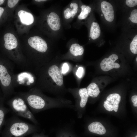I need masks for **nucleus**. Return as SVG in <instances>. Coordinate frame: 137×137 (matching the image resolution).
<instances>
[{
	"instance_id": "1",
	"label": "nucleus",
	"mask_w": 137,
	"mask_h": 137,
	"mask_svg": "<svg viewBox=\"0 0 137 137\" xmlns=\"http://www.w3.org/2000/svg\"><path fill=\"white\" fill-rule=\"evenodd\" d=\"M15 64L8 58L0 57V87L6 100L15 95Z\"/></svg>"
},
{
	"instance_id": "3",
	"label": "nucleus",
	"mask_w": 137,
	"mask_h": 137,
	"mask_svg": "<svg viewBox=\"0 0 137 137\" xmlns=\"http://www.w3.org/2000/svg\"><path fill=\"white\" fill-rule=\"evenodd\" d=\"M17 93L24 99L33 114L53 106L48 99L43 96L36 88H31L27 92Z\"/></svg>"
},
{
	"instance_id": "20",
	"label": "nucleus",
	"mask_w": 137,
	"mask_h": 137,
	"mask_svg": "<svg viewBox=\"0 0 137 137\" xmlns=\"http://www.w3.org/2000/svg\"><path fill=\"white\" fill-rule=\"evenodd\" d=\"M79 93L81 97L80 106L81 108H83L86 105L89 96L87 89L85 88L80 89Z\"/></svg>"
},
{
	"instance_id": "16",
	"label": "nucleus",
	"mask_w": 137,
	"mask_h": 137,
	"mask_svg": "<svg viewBox=\"0 0 137 137\" xmlns=\"http://www.w3.org/2000/svg\"><path fill=\"white\" fill-rule=\"evenodd\" d=\"M89 130L91 132L100 135L105 134L106 130L100 123L98 122H94L90 124L88 126Z\"/></svg>"
},
{
	"instance_id": "36",
	"label": "nucleus",
	"mask_w": 137,
	"mask_h": 137,
	"mask_svg": "<svg viewBox=\"0 0 137 137\" xmlns=\"http://www.w3.org/2000/svg\"><path fill=\"white\" fill-rule=\"evenodd\" d=\"M135 137H137V136L136 135V136H135Z\"/></svg>"
},
{
	"instance_id": "22",
	"label": "nucleus",
	"mask_w": 137,
	"mask_h": 137,
	"mask_svg": "<svg viewBox=\"0 0 137 137\" xmlns=\"http://www.w3.org/2000/svg\"><path fill=\"white\" fill-rule=\"evenodd\" d=\"M130 49L134 54H137V35L133 38L130 45Z\"/></svg>"
},
{
	"instance_id": "24",
	"label": "nucleus",
	"mask_w": 137,
	"mask_h": 137,
	"mask_svg": "<svg viewBox=\"0 0 137 137\" xmlns=\"http://www.w3.org/2000/svg\"><path fill=\"white\" fill-rule=\"evenodd\" d=\"M126 4L127 6L130 7H134L137 5V0H127Z\"/></svg>"
},
{
	"instance_id": "19",
	"label": "nucleus",
	"mask_w": 137,
	"mask_h": 137,
	"mask_svg": "<svg viewBox=\"0 0 137 137\" xmlns=\"http://www.w3.org/2000/svg\"><path fill=\"white\" fill-rule=\"evenodd\" d=\"M71 53L75 56L82 55L84 49L82 46L79 44L75 43L72 44L70 49Z\"/></svg>"
},
{
	"instance_id": "10",
	"label": "nucleus",
	"mask_w": 137,
	"mask_h": 137,
	"mask_svg": "<svg viewBox=\"0 0 137 137\" xmlns=\"http://www.w3.org/2000/svg\"><path fill=\"white\" fill-rule=\"evenodd\" d=\"M5 48L9 51L15 50L18 47L17 40L15 36L10 33H7L4 36Z\"/></svg>"
},
{
	"instance_id": "2",
	"label": "nucleus",
	"mask_w": 137,
	"mask_h": 137,
	"mask_svg": "<svg viewBox=\"0 0 137 137\" xmlns=\"http://www.w3.org/2000/svg\"><path fill=\"white\" fill-rule=\"evenodd\" d=\"M3 126L1 137H24L35 133L38 129L36 125L24 121L15 115L5 120Z\"/></svg>"
},
{
	"instance_id": "31",
	"label": "nucleus",
	"mask_w": 137,
	"mask_h": 137,
	"mask_svg": "<svg viewBox=\"0 0 137 137\" xmlns=\"http://www.w3.org/2000/svg\"><path fill=\"white\" fill-rule=\"evenodd\" d=\"M2 97H4V96L1 88L0 87V98Z\"/></svg>"
},
{
	"instance_id": "35",
	"label": "nucleus",
	"mask_w": 137,
	"mask_h": 137,
	"mask_svg": "<svg viewBox=\"0 0 137 137\" xmlns=\"http://www.w3.org/2000/svg\"><path fill=\"white\" fill-rule=\"evenodd\" d=\"M136 61H137V58H136Z\"/></svg>"
},
{
	"instance_id": "30",
	"label": "nucleus",
	"mask_w": 137,
	"mask_h": 137,
	"mask_svg": "<svg viewBox=\"0 0 137 137\" xmlns=\"http://www.w3.org/2000/svg\"><path fill=\"white\" fill-rule=\"evenodd\" d=\"M32 137H41L40 135H37L36 133H33V134L32 136Z\"/></svg>"
},
{
	"instance_id": "17",
	"label": "nucleus",
	"mask_w": 137,
	"mask_h": 137,
	"mask_svg": "<svg viewBox=\"0 0 137 137\" xmlns=\"http://www.w3.org/2000/svg\"><path fill=\"white\" fill-rule=\"evenodd\" d=\"M100 33V29L98 24L96 22H93L90 29L89 37L93 40H95L99 37Z\"/></svg>"
},
{
	"instance_id": "32",
	"label": "nucleus",
	"mask_w": 137,
	"mask_h": 137,
	"mask_svg": "<svg viewBox=\"0 0 137 137\" xmlns=\"http://www.w3.org/2000/svg\"><path fill=\"white\" fill-rule=\"evenodd\" d=\"M35 1L37 2H44L45 1H47V0H35Z\"/></svg>"
},
{
	"instance_id": "21",
	"label": "nucleus",
	"mask_w": 137,
	"mask_h": 137,
	"mask_svg": "<svg viewBox=\"0 0 137 137\" xmlns=\"http://www.w3.org/2000/svg\"><path fill=\"white\" fill-rule=\"evenodd\" d=\"M81 12L78 16V18L80 20L85 19L91 11V7L88 6L82 5L81 6Z\"/></svg>"
},
{
	"instance_id": "13",
	"label": "nucleus",
	"mask_w": 137,
	"mask_h": 137,
	"mask_svg": "<svg viewBox=\"0 0 137 137\" xmlns=\"http://www.w3.org/2000/svg\"><path fill=\"white\" fill-rule=\"evenodd\" d=\"M18 15L21 22L24 24L29 25L32 24L34 22L33 16L30 12L21 10L18 12Z\"/></svg>"
},
{
	"instance_id": "12",
	"label": "nucleus",
	"mask_w": 137,
	"mask_h": 137,
	"mask_svg": "<svg viewBox=\"0 0 137 137\" xmlns=\"http://www.w3.org/2000/svg\"><path fill=\"white\" fill-rule=\"evenodd\" d=\"M101 7L106 20L109 22L113 21L114 18V13L112 5L106 1H103L101 3Z\"/></svg>"
},
{
	"instance_id": "26",
	"label": "nucleus",
	"mask_w": 137,
	"mask_h": 137,
	"mask_svg": "<svg viewBox=\"0 0 137 137\" xmlns=\"http://www.w3.org/2000/svg\"><path fill=\"white\" fill-rule=\"evenodd\" d=\"M83 68L82 67H79L76 72V75L79 78H81L83 75Z\"/></svg>"
},
{
	"instance_id": "33",
	"label": "nucleus",
	"mask_w": 137,
	"mask_h": 137,
	"mask_svg": "<svg viewBox=\"0 0 137 137\" xmlns=\"http://www.w3.org/2000/svg\"><path fill=\"white\" fill-rule=\"evenodd\" d=\"M4 0H0V5L2 4L4 2Z\"/></svg>"
},
{
	"instance_id": "5",
	"label": "nucleus",
	"mask_w": 137,
	"mask_h": 137,
	"mask_svg": "<svg viewBox=\"0 0 137 137\" xmlns=\"http://www.w3.org/2000/svg\"><path fill=\"white\" fill-rule=\"evenodd\" d=\"M15 87L24 85L32 87L35 82V78L32 72L28 71L15 74Z\"/></svg>"
},
{
	"instance_id": "8",
	"label": "nucleus",
	"mask_w": 137,
	"mask_h": 137,
	"mask_svg": "<svg viewBox=\"0 0 137 137\" xmlns=\"http://www.w3.org/2000/svg\"><path fill=\"white\" fill-rule=\"evenodd\" d=\"M118 58V56L115 54H112L108 58L104 59L100 63V66L101 70L106 72L110 70L113 68H118L120 67L119 64L114 62Z\"/></svg>"
},
{
	"instance_id": "27",
	"label": "nucleus",
	"mask_w": 137,
	"mask_h": 137,
	"mask_svg": "<svg viewBox=\"0 0 137 137\" xmlns=\"http://www.w3.org/2000/svg\"><path fill=\"white\" fill-rule=\"evenodd\" d=\"M69 66L66 63H64L62 67V72L63 74L66 73L68 70Z\"/></svg>"
},
{
	"instance_id": "15",
	"label": "nucleus",
	"mask_w": 137,
	"mask_h": 137,
	"mask_svg": "<svg viewBox=\"0 0 137 137\" xmlns=\"http://www.w3.org/2000/svg\"><path fill=\"white\" fill-rule=\"evenodd\" d=\"M78 9V4L75 3H71L69 6L66 8L63 11L65 18L68 19L73 18L77 13Z\"/></svg>"
},
{
	"instance_id": "14",
	"label": "nucleus",
	"mask_w": 137,
	"mask_h": 137,
	"mask_svg": "<svg viewBox=\"0 0 137 137\" xmlns=\"http://www.w3.org/2000/svg\"><path fill=\"white\" fill-rule=\"evenodd\" d=\"M5 100L4 97L0 98V134L5 120L6 115L11 111L10 108H7L4 106V101Z\"/></svg>"
},
{
	"instance_id": "28",
	"label": "nucleus",
	"mask_w": 137,
	"mask_h": 137,
	"mask_svg": "<svg viewBox=\"0 0 137 137\" xmlns=\"http://www.w3.org/2000/svg\"><path fill=\"white\" fill-rule=\"evenodd\" d=\"M131 100L133 103V105L135 107H137V96L134 95L131 97Z\"/></svg>"
},
{
	"instance_id": "34",
	"label": "nucleus",
	"mask_w": 137,
	"mask_h": 137,
	"mask_svg": "<svg viewBox=\"0 0 137 137\" xmlns=\"http://www.w3.org/2000/svg\"><path fill=\"white\" fill-rule=\"evenodd\" d=\"M103 15V14H101V16H102Z\"/></svg>"
},
{
	"instance_id": "6",
	"label": "nucleus",
	"mask_w": 137,
	"mask_h": 137,
	"mask_svg": "<svg viewBox=\"0 0 137 137\" xmlns=\"http://www.w3.org/2000/svg\"><path fill=\"white\" fill-rule=\"evenodd\" d=\"M28 43L29 47L33 50L41 53H44L47 51L48 47L46 41L41 37L35 36L30 37Z\"/></svg>"
},
{
	"instance_id": "7",
	"label": "nucleus",
	"mask_w": 137,
	"mask_h": 137,
	"mask_svg": "<svg viewBox=\"0 0 137 137\" xmlns=\"http://www.w3.org/2000/svg\"><path fill=\"white\" fill-rule=\"evenodd\" d=\"M106 99L104 104V106L105 109L109 111L114 110L117 112L121 99L120 95L117 93L111 94L107 96Z\"/></svg>"
},
{
	"instance_id": "25",
	"label": "nucleus",
	"mask_w": 137,
	"mask_h": 137,
	"mask_svg": "<svg viewBox=\"0 0 137 137\" xmlns=\"http://www.w3.org/2000/svg\"><path fill=\"white\" fill-rule=\"evenodd\" d=\"M19 1L18 0H8L7 2L8 6L10 8H12L15 6Z\"/></svg>"
},
{
	"instance_id": "23",
	"label": "nucleus",
	"mask_w": 137,
	"mask_h": 137,
	"mask_svg": "<svg viewBox=\"0 0 137 137\" xmlns=\"http://www.w3.org/2000/svg\"><path fill=\"white\" fill-rule=\"evenodd\" d=\"M131 21L135 23H137V9L133 10L131 12L129 17Z\"/></svg>"
},
{
	"instance_id": "29",
	"label": "nucleus",
	"mask_w": 137,
	"mask_h": 137,
	"mask_svg": "<svg viewBox=\"0 0 137 137\" xmlns=\"http://www.w3.org/2000/svg\"><path fill=\"white\" fill-rule=\"evenodd\" d=\"M4 9L3 7H0V18L4 11Z\"/></svg>"
},
{
	"instance_id": "9",
	"label": "nucleus",
	"mask_w": 137,
	"mask_h": 137,
	"mask_svg": "<svg viewBox=\"0 0 137 137\" xmlns=\"http://www.w3.org/2000/svg\"><path fill=\"white\" fill-rule=\"evenodd\" d=\"M48 75L58 86L62 85L63 83V77L61 70L56 65H53L48 68Z\"/></svg>"
},
{
	"instance_id": "4",
	"label": "nucleus",
	"mask_w": 137,
	"mask_h": 137,
	"mask_svg": "<svg viewBox=\"0 0 137 137\" xmlns=\"http://www.w3.org/2000/svg\"><path fill=\"white\" fill-rule=\"evenodd\" d=\"M13 97L8 100L7 104L17 116L29 119L34 124L38 123L24 99L17 93Z\"/></svg>"
},
{
	"instance_id": "11",
	"label": "nucleus",
	"mask_w": 137,
	"mask_h": 137,
	"mask_svg": "<svg viewBox=\"0 0 137 137\" xmlns=\"http://www.w3.org/2000/svg\"><path fill=\"white\" fill-rule=\"evenodd\" d=\"M47 22L50 28L53 31H57L61 28L60 19L58 15L55 12L49 13L47 16Z\"/></svg>"
},
{
	"instance_id": "18",
	"label": "nucleus",
	"mask_w": 137,
	"mask_h": 137,
	"mask_svg": "<svg viewBox=\"0 0 137 137\" xmlns=\"http://www.w3.org/2000/svg\"><path fill=\"white\" fill-rule=\"evenodd\" d=\"M87 89L89 95L93 98L97 97L100 92L98 85L94 82L90 83L87 87Z\"/></svg>"
}]
</instances>
